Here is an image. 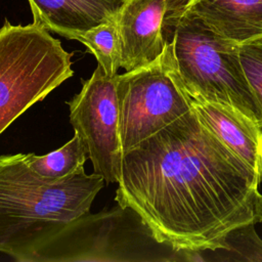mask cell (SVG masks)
Instances as JSON below:
<instances>
[{
	"label": "cell",
	"instance_id": "cell-12",
	"mask_svg": "<svg viewBox=\"0 0 262 262\" xmlns=\"http://www.w3.org/2000/svg\"><path fill=\"white\" fill-rule=\"evenodd\" d=\"M29 168L38 176L49 180H60L84 171L88 158L87 149L78 134L56 150L43 156L25 154Z\"/></svg>",
	"mask_w": 262,
	"mask_h": 262
},
{
	"label": "cell",
	"instance_id": "cell-2",
	"mask_svg": "<svg viewBox=\"0 0 262 262\" xmlns=\"http://www.w3.org/2000/svg\"><path fill=\"white\" fill-rule=\"evenodd\" d=\"M104 180L85 171L49 180L35 174L25 154L0 156V253L33 262L39 249L90 207Z\"/></svg>",
	"mask_w": 262,
	"mask_h": 262
},
{
	"label": "cell",
	"instance_id": "cell-10",
	"mask_svg": "<svg viewBox=\"0 0 262 262\" xmlns=\"http://www.w3.org/2000/svg\"><path fill=\"white\" fill-rule=\"evenodd\" d=\"M34 21L67 39L117 16L124 0H28Z\"/></svg>",
	"mask_w": 262,
	"mask_h": 262
},
{
	"label": "cell",
	"instance_id": "cell-3",
	"mask_svg": "<svg viewBox=\"0 0 262 262\" xmlns=\"http://www.w3.org/2000/svg\"><path fill=\"white\" fill-rule=\"evenodd\" d=\"M181 3L171 0L163 36L185 92L191 99L231 105L262 128V113L242 68L239 45L181 8Z\"/></svg>",
	"mask_w": 262,
	"mask_h": 262
},
{
	"label": "cell",
	"instance_id": "cell-11",
	"mask_svg": "<svg viewBox=\"0 0 262 262\" xmlns=\"http://www.w3.org/2000/svg\"><path fill=\"white\" fill-rule=\"evenodd\" d=\"M180 7L238 45L262 39V0H186Z\"/></svg>",
	"mask_w": 262,
	"mask_h": 262
},
{
	"label": "cell",
	"instance_id": "cell-7",
	"mask_svg": "<svg viewBox=\"0 0 262 262\" xmlns=\"http://www.w3.org/2000/svg\"><path fill=\"white\" fill-rule=\"evenodd\" d=\"M118 75L110 77L97 64L91 77L82 80L80 92L68 102L71 124L86 146L93 173L105 184L118 183L122 168Z\"/></svg>",
	"mask_w": 262,
	"mask_h": 262
},
{
	"label": "cell",
	"instance_id": "cell-5",
	"mask_svg": "<svg viewBox=\"0 0 262 262\" xmlns=\"http://www.w3.org/2000/svg\"><path fill=\"white\" fill-rule=\"evenodd\" d=\"M166 246L134 209L118 204L70 222L39 249L33 262L166 261L159 254Z\"/></svg>",
	"mask_w": 262,
	"mask_h": 262
},
{
	"label": "cell",
	"instance_id": "cell-4",
	"mask_svg": "<svg viewBox=\"0 0 262 262\" xmlns=\"http://www.w3.org/2000/svg\"><path fill=\"white\" fill-rule=\"evenodd\" d=\"M74 75L72 53L40 24L0 28V134Z\"/></svg>",
	"mask_w": 262,
	"mask_h": 262
},
{
	"label": "cell",
	"instance_id": "cell-1",
	"mask_svg": "<svg viewBox=\"0 0 262 262\" xmlns=\"http://www.w3.org/2000/svg\"><path fill=\"white\" fill-rule=\"evenodd\" d=\"M260 182L191 108L123 154L115 201L177 253L224 250L231 230L260 222Z\"/></svg>",
	"mask_w": 262,
	"mask_h": 262
},
{
	"label": "cell",
	"instance_id": "cell-14",
	"mask_svg": "<svg viewBox=\"0 0 262 262\" xmlns=\"http://www.w3.org/2000/svg\"><path fill=\"white\" fill-rule=\"evenodd\" d=\"M242 68L262 113V39L241 44Z\"/></svg>",
	"mask_w": 262,
	"mask_h": 262
},
{
	"label": "cell",
	"instance_id": "cell-13",
	"mask_svg": "<svg viewBox=\"0 0 262 262\" xmlns=\"http://www.w3.org/2000/svg\"><path fill=\"white\" fill-rule=\"evenodd\" d=\"M72 40H77L88 48L105 75H118L121 68V41L117 16L76 34Z\"/></svg>",
	"mask_w": 262,
	"mask_h": 262
},
{
	"label": "cell",
	"instance_id": "cell-6",
	"mask_svg": "<svg viewBox=\"0 0 262 262\" xmlns=\"http://www.w3.org/2000/svg\"><path fill=\"white\" fill-rule=\"evenodd\" d=\"M123 154L192 108L167 45L152 62L118 75Z\"/></svg>",
	"mask_w": 262,
	"mask_h": 262
},
{
	"label": "cell",
	"instance_id": "cell-16",
	"mask_svg": "<svg viewBox=\"0 0 262 262\" xmlns=\"http://www.w3.org/2000/svg\"><path fill=\"white\" fill-rule=\"evenodd\" d=\"M259 213H260V222H262V194L260 198V205H259Z\"/></svg>",
	"mask_w": 262,
	"mask_h": 262
},
{
	"label": "cell",
	"instance_id": "cell-9",
	"mask_svg": "<svg viewBox=\"0 0 262 262\" xmlns=\"http://www.w3.org/2000/svg\"><path fill=\"white\" fill-rule=\"evenodd\" d=\"M190 102L211 131L262 180L261 126L231 105L191 98Z\"/></svg>",
	"mask_w": 262,
	"mask_h": 262
},
{
	"label": "cell",
	"instance_id": "cell-8",
	"mask_svg": "<svg viewBox=\"0 0 262 262\" xmlns=\"http://www.w3.org/2000/svg\"><path fill=\"white\" fill-rule=\"evenodd\" d=\"M171 0H124L117 20L121 68L131 71L156 60L165 49L163 25Z\"/></svg>",
	"mask_w": 262,
	"mask_h": 262
},
{
	"label": "cell",
	"instance_id": "cell-15",
	"mask_svg": "<svg viewBox=\"0 0 262 262\" xmlns=\"http://www.w3.org/2000/svg\"><path fill=\"white\" fill-rule=\"evenodd\" d=\"M255 223H249L231 230L225 237V249L237 253L243 260L262 261V241L254 228Z\"/></svg>",
	"mask_w": 262,
	"mask_h": 262
}]
</instances>
